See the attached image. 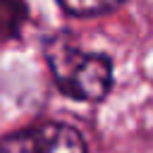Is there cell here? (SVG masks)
I'll use <instances>...</instances> for the list:
<instances>
[{"label": "cell", "instance_id": "1", "mask_svg": "<svg viewBox=\"0 0 153 153\" xmlns=\"http://www.w3.org/2000/svg\"><path fill=\"white\" fill-rule=\"evenodd\" d=\"M45 62L60 91L74 100H103L112 86L110 57L81 50L67 33H55L45 41Z\"/></svg>", "mask_w": 153, "mask_h": 153}, {"label": "cell", "instance_id": "3", "mask_svg": "<svg viewBox=\"0 0 153 153\" xmlns=\"http://www.w3.org/2000/svg\"><path fill=\"white\" fill-rule=\"evenodd\" d=\"M29 17L24 0H0V38H14Z\"/></svg>", "mask_w": 153, "mask_h": 153}, {"label": "cell", "instance_id": "2", "mask_svg": "<svg viewBox=\"0 0 153 153\" xmlns=\"http://www.w3.org/2000/svg\"><path fill=\"white\" fill-rule=\"evenodd\" d=\"M0 153H86V143L74 127L50 122L5 136Z\"/></svg>", "mask_w": 153, "mask_h": 153}, {"label": "cell", "instance_id": "4", "mask_svg": "<svg viewBox=\"0 0 153 153\" xmlns=\"http://www.w3.org/2000/svg\"><path fill=\"white\" fill-rule=\"evenodd\" d=\"M124 0H57V5L72 14H98L105 10L117 7Z\"/></svg>", "mask_w": 153, "mask_h": 153}]
</instances>
